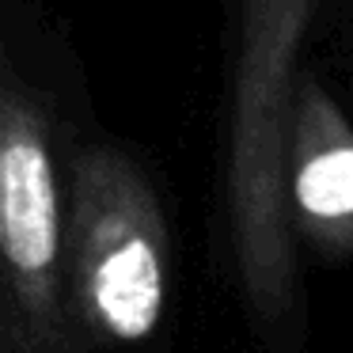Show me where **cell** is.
Returning <instances> with one entry per match:
<instances>
[{
  "label": "cell",
  "instance_id": "cell-1",
  "mask_svg": "<svg viewBox=\"0 0 353 353\" xmlns=\"http://www.w3.org/2000/svg\"><path fill=\"white\" fill-rule=\"evenodd\" d=\"M168 296V216L141 156L114 137L69 145L61 304L72 353H133L152 342Z\"/></svg>",
  "mask_w": 353,
  "mask_h": 353
},
{
  "label": "cell",
  "instance_id": "cell-2",
  "mask_svg": "<svg viewBox=\"0 0 353 353\" xmlns=\"http://www.w3.org/2000/svg\"><path fill=\"white\" fill-rule=\"evenodd\" d=\"M315 0H239L224 137V216L236 281L266 338L292 319L296 259L285 209L292 69Z\"/></svg>",
  "mask_w": 353,
  "mask_h": 353
},
{
  "label": "cell",
  "instance_id": "cell-3",
  "mask_svg": "<svg viewBox=\"0 0 353 353\" xmlns=\"http://www.w3.org/2000/svg\"><path fill=\"white\" fill-rule=\"evenodd\" d=\"M69 145L31 42L0 27V353H72L61 304Z\"/></svg>",
  "mask_w": 353,
  "mask_h": 353
},
{
  "label": "cell",
  "instance_id": "cell-4",
  "mask_svg": "<svg viewBox=\"0 0 353 353\" xmlns=\"http://www.w3.org/2000/svg\"><path fill=\"white\" fill-rule=\"evenodd\" d=\"M296 92L285 137V198L312 239L345 247L353 239V133L312 80Z\"/></svg>",
  "mask_w": 353,
  "mask_h": 353
}]
</instances>
